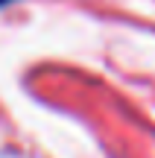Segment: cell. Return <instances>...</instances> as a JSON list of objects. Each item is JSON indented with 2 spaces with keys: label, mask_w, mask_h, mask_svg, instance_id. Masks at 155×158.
Masks as SVG:
<instances>
[{
  "label": "cell",
  "mask_w": 155,
  "mask_h": 158,
  "mask_svg": "<svg viewBox=\"0 0 155 158\" xmlns=\"http://www.w3.org/2000/svg\"><path fill=\"white\" fill-rule=\"evenodd\" d=\"M3 3H12V0H0V6H3Z\"/></svg>",
  "instance_id": "1"
}]
</instances>
